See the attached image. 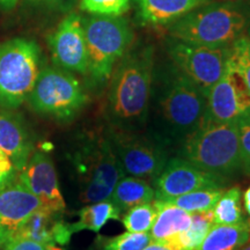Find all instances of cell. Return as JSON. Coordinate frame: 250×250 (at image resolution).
Here are the masks:
<instances>
[{"label": "cell", "instance_id": "obj_1", "mask_svg": "<svg viewBox=\"0 0 250 250\" xmlns=\"http://www.w3.org/2000/svg\"><path fill=\"white\" fill-rule=\"evenodd\" d=\"M154 51L138 46L127 52L114 68L108 94L107 115L110 126L140 131L148 120Z\"/></svg>", "mask_w": 250, "mask_h": 250}, {"label": "cell", "instance_id": "obj_2", "mask_svg": "<svg viewBox=\"0 0 250 250\" xmlns=\"http://www.w3.org/2000/svg\"><path fill=\"white\" fill-rule=\"evenodd\" d=\"M206 95L179 71L166 80L154 105L149 136L165 147L182 144L203 123Z\"/></svg>", "mask_w": 250, "mask_h": 250}, {"label": "cell", "instance_id": "obj_3", "mask_svg": "<svg viewBox=\"0 0 250 250\" xmlns=\"http://www.w3.org/2000/svg\"><path fill=\"white\" fill-rule=\"evenodd\" d=\"M249 8L239 1L205 4L169 26L174 40L190 44L228 46L248 29Z\"/></svg>", "mask_w": 250, "mask_h": 250}, {"label": "cell", "instance_id": "obj_4", "mask_svg": "<svg viewBox=\"0 0 250 250\" xmlns=\"http://www.w3.org/2000/svg\"><path fill=\"white\" fill-rule=\"evenodd\" d=\"M71 161L79 183L80 199L85 204L110 198L118 181L125 176L107 132L83 138Z\"/></svg>", "mask_w": 250, "mask_h": 250}, {"label": "cell", "instance_id": "obj_5", "mask_svg": "<svg viewBox=\"0 0 250 250\" xmlns=\"http://www.w3.org/2000/svg\"><path fill=\"white\" fill-rule=\"evenodd\" d=\"M180 156L208 173L232 176L240 169L239 122H203L181 144Z\"/></svg>", "mask_w": 250, "mask_h": 250}, {"label": "cell", "instance_id": "obj_6", "mask_svg": "<svg viewBox=\"0 0 250 250\" xmlns=\"http://www.w3.org/2000/svg\"><path fill=\"white\" fill-rule=\"evenodd\" d=\"M83 28L88 52V74L96 83H107L117 62L130 49L133 30L123 18L98 15L83 20Z\"/></svg>", "mask_w": 250, "mask_h": 250}, {"label": "cell", "instance_id": "obj_7", "mask_svg": "<svg viewBox=\"0 0 250 250\" xmlns=\"http://www.w3.org/2000/svg\"><path fill=\"white\" fill-rule=\"evenodd\" d=\"M40 58L34 41L14 39L0 45V109L13 110L28 100L40 73Z\"/></svg>", "mask_w": 250, "mask_h": 250}, {"label": "cell", "instance_id": "obj_8", "mask_svg": "<svg viewBox=\"0 0 250 250\" xmlns=\"http://www.w3.org/2000/svg\"><path fill=\"white\" fill-rule=\"evenodd\" d=\"M36 112L59 121L74 117L86 104L87 95L76 77L62 68L40 71L29 98Z\"/></svg>", "mask_w": 250, "mask_h": 250}, {"label": "cell", "instance_id": "obj_9", "mask_svg": "<svg viewBox=\"0 0 250 250\" xmlns=\"http://www.w3.org/2000/svg\"><path fill=\"white\" fill-rule=\"evenodd\" d=\"M107 133L125 175L146 181H154L160 175L168 161L165 146L139 131L110 126Z\"/></svg>", "mask_w": 250, "mask_h": 250}, {"label": "cell", "instance_id": "obj_10", "mask_svg": "<svg viewBox=\"0 0 250 250\" xmlns=\"http://www.w3.org/2000/svg\"><path fill=\"white\" fill-rule=\"evenodd\" d=\"M168 52L177 71L206 95L226 71L229 45L208 46L174 40L168 46Z\"/></svg>", "mask_w": 250, "mask_h": 250}, {"label": "cell", "instance_id": "obj_11", "mask_svg": "<svg viewBox=\"0 0 250 250\" xmlns=\"http://www.w3.org/2000/svg\"><path fill=\"white\" fill-rule=\"evenodd\" d=\"M247 116H250V93L242 78L228 62L223 77L206 94L203 122L229 123Z\"/></svg>", "mask_w": 250, "mask_h": 250}, {"label": "cell", "instance_id": "obj_12", "mask_svg": "<svg viewBox=\"0 0 250 250\" xmlns=\"http://www.w3.org/2000/svg\"><path fill=\"white\" fill-rule=\"evenodd\" d=\"M153 182L158 201H170L196 190L224 189L226 186L225 177L203 170L181 156L168 159L160 175Z\"/></svg>", "mask_w": 250, "mask_h": 250}, {"label": "cell", "instance_id": "obj_13", "mask_svg": "<svg viewBox=\"0 0 250 250\" xmlns=\"http://www.w3.org/2000/svg\"><path fill=\"white\" fill-rule=\"evenodd\" d=\"M54 62L62 70L88 74V52L83 19L70 13L48 37Z\"/></svg>", "mask_w": 250, "mask_h": 250}, {"label": "cell", "instance_id": "obj_14", "mask_svg": "<svg viewBox=\"0 0 250 250\" xmlns=\"http://www.w3.org/2000/svg\"><path fill=\"white\" fill-rule=\"evenodd\" d=\"M19 180L39 198L43 208L56 212L65 211L66 204L59 188L57 171L46 153L34 152L23 169L19 173Z\"/></svg>", "mask_w": 250, "mask_h": 250}, {"label": "cell", "instance_id": "obj_15", "mask_svg": "<svg viewBox=\"0 0 250 250\" xmlns=\"http://www.w3.org/2000/svg\"><path fill=\"white\" fill-rule=\"evenodd\" d=\"M41 206L39 198L19 177L0 188V234L7 239L14 236L28 217Z\"/></svg>", "mask_w": 250, "mask_h": 250}, {"label": "cell", "instance_id": "obj_16", "mask_svg": "<svg viewBox=\"0 0 250 250\" xmlns=\"http://www.w3.org/2000/svg\"><path fill=\"white\" fill-rule=\"evenodd\" d=\"M73 234L72 224L62 219V212L41 206L28 217L14 236L27 237L45 246H66Z\"/></svg>", "mask_w": 250, "mask_h": 250}, {"label": "cell", "instance_id": "obj_17", "mask_svg": "<svg viewBox=\"0 0 250 250\" xmlns=\"http://www.w3.org/2000/svg\"><path fill=\"white\" fill-rule=\"evenodd\" d=\"M0 148L9 156L20 173L34 151L26 126L20 118L9 112H0Z\"/></svg>", "mask_w": 250, "mask_h": 250}, {"label": "cell", "instance_id": "obj_18", "mask_svg": "<svg viewBox=\"0 0 250 250\" xmlns=\"http://www.w3.org/2000/svg\"><path fill=\"white\" fill-rule=\"evenodd\" d=\"M210 0H137L140 22L159 27L174 23Z\"/></svg>", "mask_w": 250, "mask_h": 250}, {"label": "cell", "instance_id": "obj_19", "mask_svg": "<svg viewBox=\"0 0 250 250\" xmlns=\"http://www.w3.org/2000/svg\"><path fill=\"white\" fill-rule=\"evenodd\" d=\"M153 204L158 211L149 230L153 241H165L188 229L191 225L192 217L190 212L171 204L168 201L155 199Z\"/></svg>", "mask_w": 250, "mask_h": 250}, {"label": "cell", "instance_id": "obj_20", "mask_svg": "<svg viewBox=\"0 0 250 250\" xmlns=\"http://www.w3.org/2000/svg\"><path fill=\"white\" fill-rule=\"evenodd\" d=\"M250 241V221L235 225H213L198 250H237Z\"/></svg>", "mask_w": 250, "mask_h": 250}, {"label": "cell", "instance_id": "obj_21", "mask_svg": "<svg viewBox=\"0 0 250 250\" xmlns=\"http://www.w3.org/2000/svg\"><path fill=\"white\" fill-rule=\"evenodd\" d=\"M154 198V189L148 181L134 176L122 177L110 196L112 203L120 208L121 213L137 205L153 202Z\"/></svg>", "mask_w": 250, "mask_h": 250}, {"label": "cell", "instance_id": "obj_22", "mask_svg": "<svg viewBox=\"0 0 250 250\" xmlns=\"http://www.w3.org/2000/svg\"><path fill=\"white\" fill-rule=\"evenodd\" d=\"M191 217V225L188 229L159 242L165 243L173 250H198L206 234L214 225L213 213L212 210L198 211L192 212Z\"/></svg>", "mask_w": 250, "mask_h": 250}, {"label": "cell", "instance_id": "obj_23", "mask_svg": "<svg viewBox=\"0 0 250 250\" xmlns=\"http://www.w3.org/2000/svg\"><path fill=\"white\" fill-rule=\"evenodd\" d=\"M78 215L79 219L77 223L72 224L73 233L85 229L99 233L109 220H120L122 213L120 208L109 198L83 206Z\"/></svg>", "mask_w": 250, "mask_h": 250}, {"label": "cell", "instance_id": "obj_24", "mask_svg": "<svg viewBox=\"0 0 250 250\" xmlns=\"http://www.w3.org/2000/svg\"><path fill=\"white\" fill-rule=\"evenodd\" d=\"M242 192L239 187L224 191L212 208L215 225H235L246 220L241 208Z\"/></svg>", "mask_w": 250, "mask_h": 250}, {"label": "cell", "instance_id": "obj_25", "mask_svg": "<svg viewBox=\"0 0 250 250\" xmlns=\"http://www.w3.org/2000/svg\"><path fill=\"white\" fill-rule=\"evenodd\" d=\"M224 189H202L184 193L182 196L170 199L171 204L179 206L190 213L198 211H208L214 208L215 203L220 198Z\"/></svg>", "mask_w": 250, "mask_h": 250}, {"label": "cell", "instance_id": "obj_26", "mask_svg": "<svg viewBox=\"0 0 250 250\" xmlns=\"http://www.w3.org/2000/svg\"><path fill=\"white\" fill-rule=\"evenodd\" d=\"M156 213L158 211H156L154 204L153 202H149L134 206L124 212L123 218L121 220L127 232L149 233L155 220Z\"/></svg>", "mask_w": 250, "mask_h": 250}, {"label": "cell", "instance_id": "obj_27", "mask_svg": "<svg viewBox=\"0 0 250 250\" xmlns=\"http://www.w3.org/2000/svg\"><path fill=\"white\" fill-rule=\"evenodd\" d=\"M228 62L245 81L250 93V39L243 34L229 45Z\"/></svg>", "mask_w": 250, "mask_h": 250}, {"label": "cell", "instance_id": "obj_28", "mask_svg": "<svg viewBox=\"0 0 250 250\" xmlns=\"http://www.w3.org/2000/svg\"><path fill=\"white\" fill-rule=\"evenodd\" d=\"M131 0H79V8L98 17H122L130 9Z\"/></svg>", "mask_w": 250, "mask_h": 250}, {"label": "cell", "instance_id": "obj_29", "mask_svg": "<svg viewBox=\"0 0 250 250\" xmlns=\"http://www.w3.org/2000/svg\"><path fill=\"white\" fill-rule=\"evenodd\" d=\"M152 241L149 233L125 232L120 235L103 239L102 250H143Z\"/></svg>", "mask_w": 250, "mask_h": 250}, {"label": "cell", "instance_id": "obj_30", "mask_svg": "<svg viewBox=\"0 0 250 250\" xmlns=\"http://www.w3.org/2000/svg\"><path fill=\"white\" fill-rule=\"evenodd\" d=\"M240 169L250 175V116L239 121Z\"/></svg>", "mask_w": 250, "mask_h": 250}, {"label": "cell", "instance_id": "obj_31", "mask_svg": "<svg viewBox=\"0 0 250 250\" xmlns=\"http://www.w3.org/2000/svg\"><path fill=\"white\" fill-rule=\"evenodd\" d=\"M48 247L27 237L12 236L6 241L4 250H46Z\"/></svg>", "mask_w": 250, "mask_h": 250}, {"label": "cell", "instance_id": "obj_32", "mask_svg": "<svg viewBox=\"0 0 250 250\" xmlns=\"http://www.w3.org/2000/svg\"><path fill=\"white\" fill-rule=\"evenodd\" d=\"M18 173L9 156L0 148V188L17 179Z\"/></svg>", "mask_w": 250, "mask_h": 250}, {"label": "cell", "instance_id": "obj_33", "mask_svg": "<svg viewBox=\"0 0 250 250\" xmlns=\"http://www.w3.org/2000/svg\"><path fill=\"white\" fill-rule=\"evenodd\" d=\"M34 4L42 6L50 11L67 13L77 5L78 0H30Z\"/></svg>", "mask_w": 250, "mask_h": 250}, {"label": "cell", "instance_id": "obj_34", "mask_svg": "<svg viewBox=\"0 0 250 250\" xmlns=\"http://www.w3.org/2000/svg\"><path fill=\"white\" fill-rule=\"evenodd\" d=\"M143 250H173V249L169 248L168 246H166L165 243L159 242V241H153L152 240V241L149 242Z\"/></svg>", "mask_w": 250, "mask_h": 250}, {"label": "cell", "instance_id": "obj_35", "mask_svg": "<svg viewBox=\"0 0 250 250\" xmlns=\"http://www.w3.org/2000/svg\"><path fill=\"white\" fill-rule=\"evenodd\" d=\"M243 206L250 219V187L247 188L246 191L243 192Z\"/></svg>", "mask_w": 250, "mask_h": 250}, {"label": "cell", "instance_id": "obj_36", "mask_svg": "<svg viewBox=\"0 0 250 250\" xmlns=\"http://www.w3.org/2000/svg\"><path fill=\"white\" fill-rule=\"evenodd\" d=\"M18 2H19V0H0V5L5 8L14 7Z\"/></svg>", "mask_w": 250, "mask_h": 250}, {"label": "cell", "instance_id": "obj_37", "mask_svg": "<svg viewBox=\"0 0 250 250\" xmlns=\"http://www.w3.org/2000/svg\"><path fill=\"white\" fill-rule=\"evenodd\" d=\"M7 240H8L7 237L0 234V250H4V246H5V243H6V241H7Z\"/></svg>", "mask_w": 250, "mask_h": 250}, {"label": "cell", "instance_id": "obj_38", "mask_svg": "<svg viewBox=\"0 0 250 250\" xmlns=\"http://www.w3.org/2000/svg\"><path fill=\"white\" fill-rule=\"evenodd\" d=\"M46 250H64L62 248H61L59 246H49L48 249Z\"/></svg>", "mask_w": 250, "mask_h": 250}, {"label": "cell", "instance_id": "obj_39", "mask_svg": "<svg viewBox=\"0 0 250 250\" xmlns=\"http://www.w3.org/2000/svg\"><path fill=\"white\" fill-rule=\"evenodd\" d=\"M237 250H250V241L248 243H246L245 246H242L241 248H239Z\"/></svg>", "mask_w": 250, "mask_h": 250}, {"label": "cell", "instance_id": "obj_40", "mask_svg": "<svg viewBox=\"0 0 250 250\" xmlns=\"http://www.w3.org/2000/svg\"><path fill=\"white\" fill-rule=\"evenodd\" d=\"M223 1H240V0H223Z\"/></svg>", "mask_w": 250, "mask_h": 250}, {"label": "cell", "instance_id": "obj_41", "mask_svg": "<svg viewBox=\"0 0 250 250\" xmlns=\"http://www.w3.org/2000/svg\"><path fill=\"white\" fill-rule=\"evenodd\" d=\"M248 36H249V39H250V23H249V26H248Z\"/></svg>", "mask_w": 250, "mask_h": 250}]
</instances>
